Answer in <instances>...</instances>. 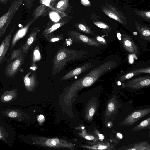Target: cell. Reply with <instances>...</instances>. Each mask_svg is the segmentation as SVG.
<instances>
[{
    "label": "cell",
    "mask_w": 150,
    "mask_h": 150,
    "mask_svg": "<svg viewBox=\"0 0 150 150\" xmlns=\"http://www.w3.org/2000/svg\"><path fill=\"white\" fill-rule=\"evenodd\" d=\"M93 66L91 63H87L73 69L66 74L61 78L62 80H66L75 77L80 74L89 70Z\"/></svg>",
    "instance_id": "obj_10"
},
{
    "label": "cell",
    "mask_w": 150,
    "mask_h": 150,
    "mask_svg": "<svg viewBox=\"0 0 150 150\" xmlns=\"http://www.w3.org/2000/svg\"><path fill=\"white\" fill-rule=\"evenodd\" d=\"M59 140L58 139H50L47 140L46 142V144L47 146L50 147L55 146L57 143H58Z\"/></svg>",
    "instance_id": "obj_26"
},
{
    "label": "cell",
    "mask_w": 150,
    "mask_h": 150,
    "mask_svg": "<svg viewBox=\"0 0 150 150\" xmlns=\"http://www.w3.org/2000/svg\"><path fill=\"white\" fill-rule=\"evenodd\" d=\"M128 85L132 87H139L150 85V76L137 77L128 82Z\"/></svg>",
    "instance_id": "obj_11"
},
{
    "label": "cell",
    "mask_w": 150,
    "mask_h": 150,
    "mask_svg": "<svg viewBox=\"0 0 150 150\" xmlns=\"http://www.w3.org/2000/svg\"><path fill=\"white\" fill-rule=\"evenodd\" d=\"M77 27L78 29L82 32L87 34L93 35L91 30L84 24H79L77 25Z\"/></svg>",
    "instance_id": "obj_23"
},
{
    "label": "cell",
    "mask_w": 150,
    "mask_h": 150,
    "mask_svg": "<svg viewBox=\"0 0 150 150\" xmlns=\"http://www.w3.org/2000/svg\"><path fill=\"white\" fill-rule=\"evenodd\" d=\"M69 4V0H60L58 1L54 7L58 10L64 12L67 8Z\"/></svg>",
    "instance_id": "obj_20"
},
{
    "label": "cell",
    "mask_w": 150,
    "mask_h": 150,
    "mask_svg": "<svg viewBox=\"0 0 150 150\" xmlns=\"http://www.w3.org/2000/svg\"><path fill=\"white\" fill-rule=\"evenodd\" d=\"M134 76V73L132 72H127L120 77L119 80L123 81L131 78Z\"/></svg>",
    "instance_id": "obj_25"
},
{
    "label": "cell",
    "mask_w": 150,
    "mask_h": 150,
    "mask_svg": "<svg viewBox=\"0 0 150 150\" xmlns=\"http://www.w3.org/2000/svg\"><path fill=\"white\" fill-rule=\"evenodd\" d=\"M22 0L23 1H24V2H25V1H26V0Z\"/></svg>",
    "instance_id": "obj_47"
},
{
    "label": "cell",
    "mask_w": 150,
    "mask_h": 150,
    "mask_svg": "<svg viewBox=\"0 0 150 150\" xmlns=\"http://www.w3.org/2000/svg\"><path fill=\"white\" fill-rule=\"evenodd\" d=\"M136 29L142 37H150V28L146 26L137 24Z\"/></svg>",
    "instance_id": "obj_19"
},
{
    "label": "cell",
    "mask_w": 150,
    "mask_h": 150,
    "mask_svg": "<svg viewBox=\"0 0 150 150\" xmlns=\"http://www.w3.org/2000/svg\"><path fill=\"white\" fill-rule=\"evenodd\" d=\"M118 84L119 85H120L121 84V83L120 82H118Z\"/></svg>",
    "instance_id": "obj_44"
},
{
    "label": "cell",
    "mask_w": 150,
    "mask_h": 150,
    "mask_svg": "<svg viewBox=\"0 0 150 150\" xmlns=\"http://www.w3.org/2000/svg\"><path fill=\"white\" fill-rule=\"evenodd\" d=\"M39 31V27H34L29 34L25 43L23 45L22 53L25 57L28 51L36 41L37 36Z\"/></svg>",
    "instance_id": "obj_8"
},
{
    "label": "cell",
    "mask_w": 150,
    "mask_h": 150,
    "mask_svg": "<svg viewBox=\"0 0 150 150\" xmlns=\"http://www.w3.org/2000/svg\"><path fill=\"white\" fill-rule=\"evenodd\" d=\"M11 0H0V3L2 4H5Z\"/></svg>",
    "instance_id": "obj_38"
},
{
    "label": "cell",
    "mask_w": 150,
    "mask_h": 150,
    "mask_svg": "<svg viewBox=\"0 0 150 150\" xmlns=\"http://www.w3.org/2000/svg\"><path fill=\"white\" fill-rule=\"evenodd\" d=\"M85 138L87 140H92L94 139V137L92 136H87L85 137Z\"/></svg>",
    "instance_id": "obj_39"
},
{
    "label": "cell",
    "mask_w": 150,
    "mask_h": 150,
    "mask_svg": "<svg viewBox=\"0 0 150 150\" xmlns=\"http://www.w3.org/2000/svg\"><path fill=\"white\" fill-rule=\"evenodd\" d=\"M49 8L46 5L40 4L35 10L32 13L33 18L35 21L39 17L46 16L49 13Z\"/></svg>",
    "instance_id": "obj_13"
},
{
    "label": "cell",
    "mask_w": 150,
    "mask_h": 150,
    "mask_svg": "<svg viewBox=\"0 0 150 150\" xmlns=\"http://www.w3.org/2000/svg\"><path fill=\"white\" fill-rule=\"evenodd\" d=\"M96 40L100 44L105 45L107 44V42L105 39L101 36L96 37Z\"/></svg>",
    "instance_id": "obj_28"
},
{
    "label": "cell",
    "mask_w": 150,
    "mask_h": 150,
    "mask_svg": "<svg viewBox=\"0 0 150 150\" xmlns=\"http://www.w3.org/2000/svg\"><path fill=\"white\" fill-rule=\"evenodd\" d=\"M108 109L110 111H113L114 109V105L112 103H110L108 106Z\"/></svg>",
    "instance_id": "obj_34"
},
{
    "label": "cell",
    "mask_w": 150,
    "mask_h": 150,
    "mask_svg": "<svg viewBox=\"0 0 150 150\" xmlns=\"http://www.w3.org/2000/svg\"><path fill=\"white\" fill-rule=\"evenodd\" d=\"M102 10L108 16L120 23L124 24L126 19L123 14L114 7H103Z\"/></svg>",
    "instance_id": "obj_7"
},
{
    "label": "cell",
    "mask_w": 150,
    "mask_h": 150,
    "mask_svg": "<svg viewBox=\"0 0 150 150\" xmlns=\"http://www.w3.org/2000/svg\"><path fill=\"white\" fill-rule=\"evenodd\" d=\"M25 57L23 54L6 65L4 70V74L6 77L12 78L15 77L23 64Z\"/></svg>",
    "instance_id": "obj_3"
},
{
    "label": "cell",
    "mask_w": 150,
    "mask_h": 150,
    "mask_svg": "<svg viewBox=\"0 0 150 150\" xmlns=\"http://www.w3.org/2000/svg\"><path fill=\"white\" fill-rule=\"evenodd\" d=\"M51 10L50 11L49 8V11H49L48 13L49 17L52 21L56 22H59L62 18L67 15L64 12Z\"/></svg>",
    "instance_id": "obj_16"
},
{
    "label": "cell",
    "mask_w": 150,
    "mask_h": 150,
    "mask_svg": "<svg viewBox=\"0 0 150 150\" xmlns=\"http://www.w3.org/2000/svg\"><path fill=\"white\" fill-rule=\"evenodd\" d=\"M34 21L33 19L32 18L25 26L19 29L15 33L11 39L9 54L12 53L13 48L17 42L26 35L29 28Z\"/></svg>",
    "instance_id": "obj_6"
},
{
    "label": "cell",
    "mask_w": 150,
    "mask_h": 150,
    "mask_svg": "<svg viewBox=\"0 0 150 150\" xmlns=\"http://www.w3.org/2000/svg\"><path fill=\"white\" fill-rule=\"evenodd\" d=\"M117 136L120 138L122 139V135L120 133H118L117 134Z\"/></svg>",
    "instance_id": "obj_43"
},
{
    "label": "cell",
    "mask_w": 150,
    "mask_h": 150,
    "mask_svg": "<svg viewBox=\"0 0 150 150\" xmlns=\"http://www.w3.org/2000/svg\"><path fill=\"white\" fill-rule=\"evenodd\" d=\"M145 112L142 111H137L133 113L132 115L130 116L129 119L130 121H132L135 119H137L140 117L141 115H143V113H145Z\"/></svg>",
    "instance_id": "obj_24"
},
{
    "label": "cell",
    "mask_w": 150,
    "mask_h": 150,
    "mask_svg": "<svg viewBox=\"0 0 150 150\" xmlns=\"http://www.w3.org/2000/svg\"><path fill=\"white\" fill-rule=\"evenodd\" d=\"M106 146H101L98 148V149H102L105 148Z\"/></svg>",
    "instance_id": "obj_42"
},
{
    "label": "cell",
    "mask_w": 150,
    "mask_h": 150,
    "mask_svg": "<svg viewBox=\"0 0 150 150\" xmlns=\"http://www.w3.org/2000/svg\"><path fill=\"white\" fill-rule=\"evenodd\" d=\"M82 129H84V127H83V126L82 127Z\"/></svg>",
    "instance_id": "obj_45"
},
{
    "label": "cell",
    "mask_w": 150,
    "mask_h": 150,
    "mask_svg": "<svg viewBox=\"0 0 150 150\" xmlns=\"http://www.w3.org/2000/svg\"><path fill=\"white\" fill-rule=\"evenodd\" d=\"M144 66L137 67L134 69H130L129 71L127 72H132L134 74V76H135L139 74L142 73H146L150 74V64H147L146 65L144 64Z\"/></svg>",
    "instance_id": "obj_15"
},
{
    "label": "cell",
    "mask_w": 150,
    "mask_h": 150,
    "mask_svg": "<svg viewBox=\"0 0 150 150\" xmlns=\"http://www.w3.org/2000/svg\"><path fill=\"white\" fill-rule=\"evenodd\" d=\"M122 42L124 48L130 53L137 54L138 48L131 37L125 34L122 35Z\"/></svg>",
    "instance_id": "obj_9"
},
{
    "label": "cell",
    "mask_w": 150,
    "mask_h": 150,
    "mask_svg": "<svg viewBox=\"0 0 150 150\" xmlns=\"http://www.w3.org/2000/svg\"><path fill=\"white\" fill-rule=\"evenodd\" d=\"M149 119L145 120L141 122L140 124V126L141 127H144L148 125L149 121Z\"/></svg>",
    "instance_id": "obj_31"
},
{
    "label": "cell",
    "mask_w": 150,
    "mask_h": 150,
    "mask_svg": "<svg viewBox=\"0 0 150 150\" xmlns=\"http://www.w3.org/2000/svg\"><path fill=\"white\" fill-rule=\"evenodd\" d=\"M17 112L14 111L11 112L8 114L9 116L11 118H15L17 116Z\"/></svg>",
    "instance_id": "obj_33"
},
{
    "label": "cell",
    "mask_w": 150,
    "mask_h": 150,
    "mask_svg": "<svg viewBox=\"0 0 150 150\" xmlns=\"http://www.w3.org/2000/svg\"><path fill=\"white\" fill-rule=\"evenodd\" d=\"M15 26L13 25L12 28L2 42L0 45V64L1 65L5 61L7 58L6 54L8 49L10 47V42L12 39V33L15 28Z\"/></svg>",
    "instance_id": "obj_5"
},
{
    "label": "cell",
    "mask_w": 150,
    "mask_h": 150,
    "mask_svg": "<svg viewBox=\"0 0 150 150\" xmlns=\"http://www.w3.org/2000/svg\"><path fill=\"white\" fill-rule=\"evenodd\" d=\"M38 120L40 122H42L45 120L44 116L42 115H40L38 117Z\"/></svg>",
    "instance_id": "obj_35"
},
{
    "label": "cell",
    "mask_w": 150,
    "mask_h": 150,
    "mask_svg": "<svg viewBox=\"0 0 150 150\" xmlns=\"http://www.w3.org/2000/svg\"><path fill=\"white\" fill-rule=\"evenodd\" d=\"M68 37H69L74 41L81 42L88 45L95 47L100 45V44L94 38H89L77 31H70L68 33Z\"/></svg>",
    "instance_id": "obj_4"
},
{
    "label": "cell",
    "mask_w": 150,
    "mask_h": 150,
    "mask_svg": "<svg viewBox=\"0 0 150 150\" xmlns=\"http://www.w3.org/2000/svg\"><path fill=\"white\" fill-rule=\"evenodd\" d=\"M81 3L83 5L89 6L91 5V3L88 0H81Z\"/></svg>",
    "instance_id": "obj_30"
},
{
    "label": "cell",
    "mask_w": 150,
    "mask_h": 150,
    "mask_svg": "<svg viewBox=\"0 0 150 150\" xmlns=\"http://www.w3.org/2000/svg\"><path fill=\"white\" fill-rule=\"evenodd\" d=\"M67 22V21H61L57 22L52 21L48 22L42 33V35H44L52 33L64 25Z\"/></svg>",
    "instance_id": "obj_12"
},
{
    "label": "cell",
    "mask_w": 150,
    "mask_h": 150,
    "mask_svg": "<svg viewBox=\"0 0 150 150\" xmlns=\"http://www.w3.org/2000/svg\"><path fill=\"white\" fill-rule=\"evenodd\" d=\"M24 1L22 0H13L6 12L0 18V39L4 34L7 29L19 8Z\"/></svg>",
    "instance_id": "obj_2"
},
{
    "label": "cell",
    "mask_w": 150,
    "mask_h": 150,
    "mask_svg": "<svg viewBox=\"0 0 150 150\" xmlns=\"http://www.w3.org/2000/svg\"><path fill=\"white\" fill-rule=\"evenodd\" d=\"M88 54L86 51L60 47L56 52L52 60V74L55 75L63 69L68 62L86 57Z\"/></svg>",
    "instance_id": "obj_1"
},
{
    "label": "cell",
    "mask_w": 150,
    "mask_h": 150,
    "mask_svg": "<svg viewBox=\"0 0 150 150\" xmlns=\"http://www.w3.org/2000/svg\"><path fill=\"white\" fill-rule=\"evenodd\" d=\"M93 23L97 26L103 29H108L109 28L108 25L103 22L96 21L94 22Z\"/></svg>",
    "instance_id": "obj_27"
},
{
    "label": "cell",
    "mask_w": 150,
    "mask_h": 150,
    "mask_svg": "<svg viewBox=\"0 0 150 150\" xmlns=\"http://www.w3.org/2000/svg\"><path fill=\"white\" fill-rule=\"evenodd\" d=\"M12 97L11 95H7L4 98V100L5 101H8L12 99Z\"/></svg>",
    "instance_id": "obj_36"
},
{
    "label": "cell",
    "mask_w": 150,
    "mask_h": 150,
    "mask_svg": "<svg viewBox=\"0 0 150 150\" xmlns=\"http://www.w3.org/2000/svg\"><path fill=\"white\" fill-rule=\"evenodd\" d=\"M134 12L138 15L145 19L150 21V11H144L135 10Z\"/></svg>",
    "instance_id": "obj_22"
},
{
    "label": "cell",
    "mask_w": 150,
    "mask_h": 150,
    "mask_svg": "<svg viewBox=\"0 0 150 150\" xmlns=\"http://www.w3.org/2000/svg\"><path fill=\"white\" fill-rule=\"evenodd\" d=\"M41 58L39 47L38 46H37L34 49L33 53L32 64H34L35 62L40 60Z\"/></svg>",
    "instance_id": "obj_21"
},
{
    "label": "cell",
    "mask_w": 150,
    "mask_h": 150,
    "mask_svg": "<svg viewBox=\"0 0 150 150\" xmlns=\"http://www.w3.org/2000/svg\"><path fill=\"white\" fill-rule=\"evenodd\" d=\"M95 112V110L93 108H91L89 111V114L91 116H93Z\"/></svg>",
    "instance_id": "obj_37"
},
{
    "label": "cell",
    "mask_w": 150,
    "mask_h": 150,
    "mask_svg": "<svg viewBox=\"0 0 150 150\" xmlns=\"http://www.w3.org/2000/svg\"><path fill=\"white\" fill-rule=\"evenodd\" d=\"M44 37L50 42L60 41L64 39V36L62 34H55L52 33L44 35Z\"/></svg>",
    "instance_id": "obj_17"
},
{
    "label": "cell",
    "mask_w": 150,
    "mask_h": 150,
    "mask_svg": "<svg viewBox=\"0 0 150 150\" xmlns=\"http://www.w3.org/2000/svg\"><path fill=\"white\" fill-rule=\"evenodd\" d=\"M23 80L25 86L30 88L35 85L37 81V77L35 72L30 71L24 77Z\"/></svg>",
    "instance_id": "obj_14"
},
{
    "label": "cell",
    "mask_w": 150,
    "mask_h": 150,
    "mask_svg": "<svg viewBox=\"0 0 150 150\" xmlns=\"http://www.w3.org/2000/svg\"><path fill=\"white\" fill-rule=\"evenodd\" d=\"M108 126H110V124H108Z\"/></svg>",
    "instance_id": "obj_46"
},
{
    "label": "cell",
    "mask_w": 150,
    "mask_h": 150,
    "mask_svg": "<svg viewBox=\"0 0 150 150\" xmlns=\"http://www.w3.org/2000/svg\"><path fill=\"white\" fill-rule=\"evenodd\" d=\"M34 0H26L25 2V6L29 9L31 8L33 6V4Z\"/></svg>",
    "instance_id": "obj_29"
},
{
    "label": "cell",
    "mask_w": 150,
    "mask_h": 150,
    "mask_svg": "<svg viewBox=\"0 0 150 150\" xmlns=\"http://www.w3.org/2000/svg\"><path fill=\"white\" fill-rule=\"evenodd\" d=\"M23 45H21L17 49H13L10 56L9 59L7 62V64H8L13 60L23 55L22 53Z\"/></svg>",
    "instance_id": "obj_18"
},
{
    "label": "cell",
    "mask_w": 150,
    "mask_h": 150,
    "mask_svg": "<svg viewBox=\"0 0 150 150\" xmlns=\"http://www.w3.org/2000/svg\"><path fill=\"white\" fill-rule=\"evenodd\" d=\"M52 6H55L58 0H45Z\"/></svg>",
    "instance_id": "obj_32"
},
{
    "label": "cell",
    "mask_w": 150,
    "mask_h": 150,
    "mask_svg": "<svg viewBox=\"0 0 150 150\" xmlns=\"http://www.w3.org/2000/svg\"><path fill=\"white\" fill-rule=\"evenodd\" d=\"M99 139L101 141H102L104 139V136L101 134H99Z\"/></svg>",
    "instance_id": "obj_41"
},
{
    "label": "cell",
    "mask_w": 150,
    "mask_h": 150,
    "mask_svg": "<svg viewBox=\"0 0 150 150\" xmlns=\"http://www.w3.org/2000/svg\"><path fill=\"white\" fill-rule=\"evenodd\" d=\"M142 38L143 39L149 42H150V37H142Z\"/></svg>",
    "instance_id": "obj_40"
}]
</instances>
